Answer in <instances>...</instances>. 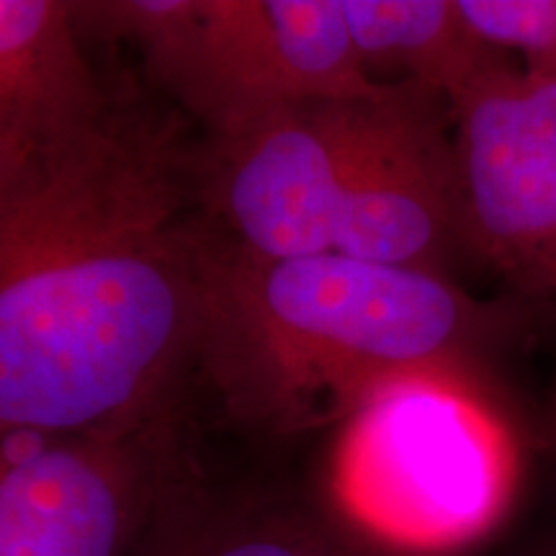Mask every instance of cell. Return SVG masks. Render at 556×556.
<instances>
[{
	"label": "cell",
	"mask_w": 556,
	"mask_h": 556,
	"mask_svg": "<svg viewBox=\"0 0 556 556\" xmlns=\"http://www.w3.org/2000/svg\"><path fill=\"white\" fill-rule=\"evenodd\" d=\"M397 90L274 109L212 135L199 193L222 240L255 258L332 253L340 206Z\"/></svg>",
	"instance_id": "cell-5"
},
{
	"label": "cell",
	"mask_w": 556,
	"mask_h": 556,
	"mask_svg": "<svg viewBox=\"0 0 556 556\" xmlns=\"http://www.w3.org/2000/svg\"><path fill=\"white\" fill-rule=\"evenodd\" d=\"M366 73L456 106L492 75L518 67L486 45L458 0H340Z\"/></svg>",
	"instance_id": "cell-8"
},
{
	"label": "cell",
	"mask_w": 556,
	"mask_h": 556,
	"mask_svg": "<svg viewBox=\"0 0 556 556\" xmlns=\"http://www.w3.org/2000/svg\"><path fill=\"white\" fill-rule=\"evenodd\" d=\"M129 556H374L340 526L287 503L214 497L173 477Z\"/></svg>",
	"instance_id": "cell-9"
},
{
	"label": "cell",
	"mask_w": 556,
	"mask_h": 556,
	"mask_svg": "<svg viewBox=\"0 0 556 556\" xmlns=\"http://www.w3.org/2000/svg\"><path fill=\"white\" fill-rule=\"evenodd\" d=\"M516 464L510 428L475 374H409L345 417L332 497L364 548L441 556L497 523Z\"/></svg>",
	"instance_id": "cell-3"
},
{
	"label": "cell",
	"mask_w": 556,
	"mask_h": 556,
	"mask_svg": "<svg viewBox=\"0 0 556 556\" xmlns=\"http://www.w3.org/2000/svg\"><path fill=\"white\" fill-rule=\"evenodd\" d=\"M451 114L464 250L526 294H554L556 78L510 67Z\"/></svg>",
	"instance_id": "cell-6"
},
{
	"label": "cell",
	"mask_w": 556,
	"mask_h": 556,
	"mask_svg": "<svg viewBox=\"0 0 556 556\" xmlns=\"http://www.w3.org/2000/svg\"><path fill=\"white\" fill-rule=\"evenodd\" d=\"M75 21L135 41L208 135L296 103L397 90L366 73L340 0H106L75 3Z\"/></svg>",
	"instance_id": "cell-4"
},
{
	"label": "cell",
	"mask_w": 556,
	"mask_h": 556,
	"mask_svg": "<svg viewBox=\"0 0 556 556\" xmlns=\"http://www.w3.org/2000/svg\"><path fill=\"white\" fill-rule=\"evenodd\" d=\"M75 3L0 0V139L96 106L103 90L83 58Z\"/></svg>",
	"instance_id": "cell-10"
},
{
	"label": "cell",
	"mask_w": 556,
	"mask_h": 556,
	"mask_svg": "<svg viewBox=\"0 0 556 556\" xmlns=\"http://www.w3.org/2000/svg\"><path fill=\"white\" fill-rule=\"evenodd\" d=\"M503 319L430 270L343 253L255 258L214 238L199 356L242 413L302 428L409 374H475Z\"/></svg>",
	"instance_id": "cell-2"
},
{
	"label": "cell",
	"mask_w": 556,
	"mask_h": 556,
	"mask_svg": "<svg viewBox=\"0 0 556 556\" xmlns=\"http://www.w3.org/2000/svg\"><path fill=\"white\" fill-rule=\"evenodd\" d=\"M458 9L523 73L556 78V0H458Z\"/></svg>",
	"instance_id": "cell-11"
},
{
	"label": "cell",
	"mask_w": 556,
	"mask_h": 556,
	"mask_svg": "<svg viewBox=\"0 0 556 556\" xmlns=\"http://www.w3.org/2000/svg\"><path fill=\"white\" fill-rule=\"evenodd\" d=\"M170 124L103 99L0 139V435H135L199 356L214 235Z\"/></svg>",
	"instance_id": "cell-1"
},
{
	"label": "cell",
	"mask_w": 556,
	"mask_h": 556,
	"mask_svg": "<svg viewBox=\"0 0 556 556\" xmlns=\"http://www.w3.org/2000/svg\"><path fill=\"white\" fill-rule=\"evenodd\" d=\"M173 477L157 428L0 435V556H129Z\"/></svg>",
	"instance_id": "cell-7"
}]
</instances>
